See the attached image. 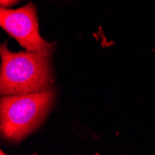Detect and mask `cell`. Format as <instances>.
I'll list each match as a JSON object with an SVG mask.
<instances>
[{"label": "cell", "mask_w": 155, "mask_h": 155, "mask_svg": "<svg viewBox=\"0 0 155 155\" xmlns=\"http://www.w3.org/2000/svg\"><path fill=\"white\" fill-rule=\"evenodd\" d=\"M0 54V92L3 96L50 89L53 81L50 54L33 51L14 53L8 50L7 44L1 45Z\"/></svg>", "instance_id": "obj_1"}, {"label": "cell", "mask_w": 155, "mask_h": 155, "mask_svg": "<svg viewBox=\"0 0 155 155\" xmlns=\"http://www.w3.org/2000/svg\"><path fill=\"white\" fill-rule=\"evenodd\" d=\"M19 1H20V0H0V5L3 7H7L18 3Z\"/></svg>", "instance_id": "obj_4"}, {"label": "cell", "mask_w": 155, "mask_h": 155, "mask_svg": "<svg viewBox=\"0 0 155 155\" xmlns=\"http://www.w3.org/2000/svg\"><path fill=\"white\" fill-rule=\"evenodd\" d=\"M0 25L28 51L51 54L53 45L40 35L36 8L33 3L17 10L1 7Z\"/></svg>", "instance_id": "obj_3"}, {"label": "cell", "mask_w": 155, "mask_h": 155, "mask_svg": "<svg viewBox=\"0 0 155 155\" xmlns=\"http://www.w3.org/2000/svg\"><path fill=\"white\" fill-rule=\"evenodd\" d=\"M55 93L47 90L35 93L7 95L1 99V133L7 139L19 142L38 127L54 102Z\"/></svg>", "instance_id": "obj_2"}]
</instances>
